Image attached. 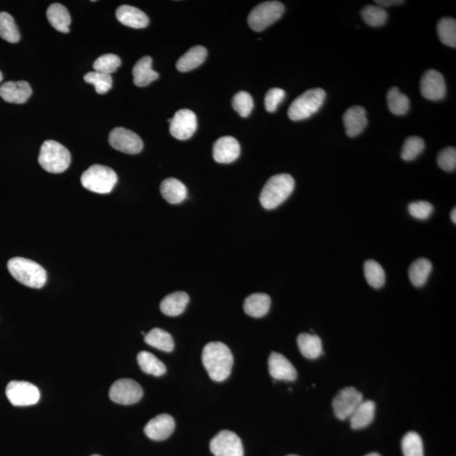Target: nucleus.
Wrapping results in <instances>:
<instances>
[{
    "instance_id": "f257e3e1",
    "label": "nucleus",
    "mask_w": 456,
    "mask_h": 456,
    "mask_svg": "<svg viewBox=\"0 0 456 456\" xmlns=\"http://www.w3.org/2000/svg\"><path fill=\"white\" fill-rule=\"evenodd\" d=\"M202 362L211 379L221 382L231 375L234 361L227 345L216 342L205 345L202 352Z\"/></svg>"
},
{
    "instance_id": "f03ea898",
    "label": "nucleus",
    "mask_w": 456,
    "mask_h": 456,
    "mask_svg": "<svg viewBox=\"0 0 456 456\" xmlns=\"http://www.w3.org/2000/svg\"><path fill=\"white\" fill-rule=\"evenodd\" d=\"M10 275L19 283L31 288H42L47 281V272L42 265L26 258L15 257L8 261Z\"/></svg>"
},
{
    "instance_id": "7ed1b4c3",
    "label": "nucleus",
    "mask_w": 456,
    "mask_h": 456,
    "mask_svg": "<svg viewBox=\"0 0 456 456\" xmlns=\"http://www.w3.org/2000/svg\"><path fill=\"white\" fill-rule=\"evenodd\" d=\"M294 188V178L289 174L281 173L272 176L269 178L260 193V204L267 210L278 207L291 196Z\"/></svg>"
},
{
    "instance_id": "20e7f679",
    "label": "nucleus",
    "mask_w": 456,
    "mask_h": 456,
    "mask_svg": "<svg viewBox=\"0 0 456 456\" xmlns=\"http://www.w3.org/2000/svg\"><path fill=\"white\" fill-rule=\"evenodd\" d=\"M38 162L47 172L61 173L68 169L71 162V155L69 150L61 143L46 141L41 146Z\"/></svg>"
},
{
    "instance_id": "39448f33",
    "label": "nucleus",
    "mask_w": 456,
    "mask_h": 456,
    "mask_svg": "<svg viewBox=\"0 0 456 456\" xmlns=\"http://www.w3.org/2000/svg\"><path fill=\"white\" fill-rule=\"evenodd\" d=\"M81 181L83 187L91 192L109 194L116 185L118 176L109 166L95 164L83 173Z\"/></svg>"
},
{
    "instance_id": "423d86ee",
    "label": "nucleus",
    "mask_w": 456,
    "mask_h": 456,
    "mask_svg": "<svg viewBox=\"0 0 456 456\" xmlns=\"http://www.w3.org/2000/svg\"><path fill=\"white\" fill-rule=\"evenodd\" d=\"M325 91L321 88L310 89L297 97L288 109V117L292 121L306 120L318 112L324 102Z\"/></svg>"
},
{
    "instance_id": "0eeeda50",
    "label": "nucleus",
    "mask_w": 456,
    "mask_h": 456,
    "mask_svg": "<svg viewBox=\"0 0 456 456\" xmlns=\"http://www.w3.org/2000/svg\"><path fill=\"white\" fill-rule=\"evenodd\" d=\"M285 11L283 3L279 1H267L253 8L249 15L248 23L255 31H262L283 17Z\"/></svg>"
},
{
    "instance_id": "6e6552de",
    "label": "nucleus",
    "mask_w": 456,
    "mask_h": 456,
    "mask_svg": "<svg viewBox=\"0 0 456 456\" xmlns=\"http://www.w3.org/2000/svg\"><path fill=\"white\" fill-rule=\"evenodd\" d=\"M6 396L15 407L33 406L40 400V392L34 384L26 382H11L6 387Z\"/></svg>"
},
{
    "instance_id": "1a4fd4ad",
    "label": "nucleus",
    "mask_w": 456,
    "mask_h": 456,
    "mask_svg": "<svg viewBox=\"0 0 456 456\" xmlns=\"http://www.w3.org/2000/svg\"><path fill=\"white\" fill-rule=\"evenodd\" d=\"M143 390L140 384L130 379L117 380L111 386L109 398L113 402L121 405H132L140 402Z\"/></svg>"
},
{
    "instance_id": "9d476101",
    "label": "nucleus",
    "mask_w": 456,
    "mask_h": 456,
    "mask_svg": "<svg viewBox=\"0 0 456 456\" xmlns=\"http://www.w3.org/2000/svg\"><path fill=\"white\" fill-rule=\"evenodd\" d=\"M363 400V394L354 387L340 390L332 402L333 410L337 418L346 420L350 418L359 404Z\"/></svg>"
},
{
    "instance_id": "9b49d317",
    "label": "nucleus",
    "mask_w": 456,
    "mask_h": 456,
    "mask_svg": "<svg viewBox=\"0 0 456 456\" xmlns=\"http://www.w3.org/2000/svg\"><path fill=\"white\" fill-rule=\"evenodd\" d=\"M210 449L215 456H244L243 443L232 431L219 432L210 443Z\"/></svg>"
},
{
    "instance_id": "f8f14e48",
    "label": "nucleus",
    "mask_w": 456,
    "mask_h": 456,
    "mask_svg": "<svg viewBox=\"0 0 456 456\" xmlns=\"http://www.w3.org/2000/svg\"><path fill=\"white\" fill-rule=\"evenodd\" d=\"M109 141L113 148L129 155L140 153L144 146L137 134L122 127H118L110 132Z\"/></svg>"
},
{
    "instance_id": "ddd939ff",
    "label": "nucleus",
    "mask_w": 456,
    "mask_h": 456,
    "mask_svg": "<svg viewBox=\"0 0 456 456\" xmlns=\"http://www.w3.org/2000/svg\"><path fill=\"white\" fill-rule=\"evenodd\" d=\"M196 129V115L189 109L178 110L170 123V133L177 140H188L193 136Z\"/></svg>"
},
{
    "instance_id": "4468645a",
    "label": "nucleus",
    "mask_w": 456,
    "mask_h": 456,
    "mask_svg": "<svg viewBox=\"0 0 456 456\" xmlns=\"http://www.w3.org/2000/svg\"><path fill=\"white\" fill-rule=\"evenodd\" d=\"M420 90L423 97L428 100H442L446 94L445 78L439 71L428 70L423 74L420 81Z\"/></svg>"
},
{
    "instance_id": "2eb2a0df",
    "label": "nucleus",
    "mask_w": 456,
    "mask_h": 456,
    "mask_svg": "<svg viewBox=\"0 0 456 456\" xmlns=\"http://www.w3.org/2000/svg\"><path fill=\"white\" fill-rule=\"evenodd\" d=\"M240 150L239 143L235 138L221 137L214 143L213 158L218 164H231L239 157Z\"/></svg>"
},
{
    "instance_id": "dca6fc26",
    "label": "nucleus",
    "mask_w": 456,
    "mask_h": 456,
    "mask_svg": "<svg viewBox=\"0 0 456 456\" xmlns=\"http://www.w3.org/2000/svg\"><path fill=\"white\" fill-rule=\"evenodd\" d=\"M175 428V422L172 416L161 414L152 418L145 427V434L156 441H162L170 437Z\"/></svg>"
},
{
    "instance_id": "f3484780",
    "label": "nucleus",
    "mask_w": 456,
    "mask_h": 456,
    "mask_svg": "<svg viewBox=\"0 0 456 456\" xmlns=\"http://www.w3.org/2000/svg\"><path fill=\"white\" fill-rule=\"evenodd\" d=\"M33 90L29 82L8 81L0 86V97L3 101L15 104H23L29 101Z\"/></svg>"
},
{
    "instance_id": "a211bd4d",
    "label": "nucleus",
    "mask_w": 456,
    "mask_h": 456,
    "mask_svg": "<svg viewBox=\"0 0 456 456\" xmlns=\"http://www.w3.org/2000/svg\"><path fill=\"white\" fill-rule=\"evenodd\" d=\"M269 372L274 379L294 382L297 372L290 361L278 352H272L268 360Z\"/></svg>"
},
{
    "instance_id": "6ab92c4d",
    "label": "nucleus",
    "mask_w": 456,
    "mask_h": 456,
    "mask_svg": "<svg viewBox=\"0 0 456 456\" xmlns=\"http://www.w3.org/2000/svg\"><path fill=\"white\" fill-rule=\"evenodd\" d=\"M343 123L349 137L359 136L368 125L366 110L361 106L352 107L345 112Z\"/></svg>"
},
{
    "instance_id": "aec40b11",
    "label": "nucleus",
    "mask_w": 456,
    "mask_h": 456,
    "mask_svg": "<svg viewBox=\"0 0 456 456\" xmlns=\"http://www.w3.org/2000/svg\"><path fill=\"white\" fill-rule=\"evenodd\" d=\"M118 21L123 25L141 29L149 25V18L144 12L130 6H121L116 10Z\"/></svg>"
},
{
    "instance_id": "412c9836",
    "label": "nucleus",
    "mask_w": 456,
    "mask_h": 456,
    "mask_svg": "<svg viewBox=\"0 0 456 456\" xmlns=\"http://www.w3.org/2000/svg\"><path fill=\"white\" fill-rule=\"evenodd\" d=\"M160 191L162 197L169 204L182 203L187 198V188L177 178H169L162 182Z\"/></svg>"
},
{
    "instance_id": "4be33fe9",
    "label": "nucleus",
    "mask_w": 456,
    "mask_h": 456,
    "mask_svg": "<svg viewBox=\"0 0 456 456\" xmlns=\"http://www.w3.org/2000/svg\"><path fill=\"white\" fill-rule=\"evenodd\" d=\"M152 58L150 56L141 58L134 65L132 70L134 85L145 87L159 78V74L152 70Z\"/></svg>"
},
{
    "instance_id": "5701e85b",
    "label": "nucleus",
    "mask_w": 456,
    "mask_h": 456,
    "mask_svg": "<svg viewBox=\"0 0 456 456\" xmlns=\"http://www.w3.org/2000/svg\"><path fill=\"white\" fill-rule=\"evenodd\" d=\"M189 302V297L184 292H175L166 296L162 300L160 308L168 316L180 315L185 310Z\"/></svg>"
},
{
    "instance_id": "b1692460",
    "label": "nucleus",
    "mask_w": 456,
    "mask_h": 456,
    "mask_svg": "<svg viewBox=\"0 0 456 456\" xmlns=\"http://www.w3.org/2000/svg\"><path fill=\"white\" fill-rule=\"evenodd\" d=\"M272 300L265 293H255L245 299L244 308L246 314L253 318H261L268 314Z\"/></svg>"
},
{
    "instance_id": "393cba45",
    "label": "nucleus",
    "mask_w": 456,
    "mask_h": 456,
    "mask_svg": "<svg viewBox=\"0 0 456 456\" xmlns=\"http://www.w3.org/2000/svg\"><path fill=\"white\" fill-rule=\"evenodd\" d=\"M206 57H207V50L205 47H193L178 59L176 68L180 72H188L202 65Z\"/></svg>"
},
{
    "instance_id": "a878e982",
    "label": "nucleus",
    "mask_w": 456,
    "mask_h": 456,
    "mask_svg": "<svg viewBox=\"0 0 456 456\" xmlns=\"http://www.w3.org/2000/svg\"><path fill=\"white\" fill-rule=\"evenodd\" d=\"M375 414V403L372 400H363L349 418L352 430H361L370 425L374 420Z\"/></svg>"
},
{
    "instance_id": "bb28decb",
    "label": "nucleus",
    "mask_w": 456,
    "mask_h": 456,
    "mask_svg": "<svg viewBox=\"0 0 456 456\" xmlns=\"http://www.w3.org/2000/svg\"><path fill=\"white\" fill-rule=\"evenodd\" d=\"M47 18L54 29L63 33H70V15L68 10L61 3H55L51 5L47 10Z\"/></svg>"
},
{
    "instance_id": "cd10ccee",
    "label": "nucleus",
    "mask_w": 456,
    "mask_h": 456,
    "mask_svg": "<svg viewBox=\"0 0 456 456\" xmlns=\"http://www.w3.org/2000/svg\"><path fill=\"white\" fill-rule=\"evenodd\" d=\"M297 342L304 358L316 359L322 354V342L318 336L303 333L297 337Z\"/></svg>"
},
{
    "instance_id": "c85d7f7f",
    "label": "nucleus",
    "mask_w": 456,
    "mask_h": 456,
    "mask_svg": "<svg viewBox=\"0 0 456 456\" xmlns=\"http://www.w3.org/2000/svg\"><path fill=\"white\" fill-rule=\"evenodd\" d=\"M433 269L430 260L425 258H420L411 263L409 267V278L412 285L416 288H421L427 283L428 276Z\"/></svg>"
},
{
    "instance_id": "c756f323",
    "label": "nucleus",
    "mask_w": 456,
    "mask_h": 456,
    "mask_svg": "<svg viewBox=\"0 0 456 456\" xmlns=\"http://www.w3.org/2000/svg\"><path fill=\"white\" fill-rule=\"evenodd\" d=\"M145 343L158 350L171 352L174 349L173 336L164 330L154 328L145 336Z\"/></svg>"
},
{
    "instance_id": "7c9ffc66",
    "label": "nucleus",
    "mask_w": 456,
    "mask_h": 456,
    "mask_svg": "<svg viewBox=\"0 0 456 456\" xmlns=\"http://www.w3.org/2000/svg\"><path fill=\"white\" fill-rule=\"evenodd\" d=\"M139 366L146 374L160 377L166 374L165 364L150 352L142 351L137 356Z\"/></svg>"
},
{
    "instance_id": "2f4dec72",
    "label": "nucleus",
    "mask_w": 456,
    "mask_h": 456,
    "mask_svg": "<svg viewBox=\"0 0 456 456\" xmlns=\"http://www.w3.org/2000/svg\"><path fill=\"white\" fill-rule=\"evenodd\" d=\"M388 108L398 116L405 115L410 109V101L405 94L400 93L398 87H392L387 94Z\"/></svg>"
},
{
    "instance_id": "473e14b6",
    "label": "nucleus",
    "mask_w": 456,
    "mask_h": 456,
    "mask_svg": "<svg viewBox=\"0 0 456 456\" xmlns=\"http://www.w3.org/2000/svg\"><path fill=\"white\" fill-rule=\"evenodd\" d=\"M0 38L10 43H17L21 39L14 18L7 12H0Z\"/></svg>"
},
{
    "instance_id": "72a5a7b5",
    "label": "nucleus",
    "mask_w": 456,
    "mask_h": 456,
    "mask_svg": "<svg viewBox=\"0 0 456 456\" xmlns=\"http://www.w3.org/2000/svg\"><path fill=\"white\" fill-rule=\"evenodd\" d=\"M364 276L368 283L376 289L382 288L386 283V272L382 265L374 260H368L364 263Z\"/></svg>"
},
{
    "instance_id": "f704fd0d",
    "label": "nucleus",
    "mask_w": 456,
    "mask_h": 456,
    "mask_svg": "<svg viewBox=\"0 0 456 456\" xmlns=\"http://www.w3.org/2000/svg\"><path fill=\"white\" fill-rule=\"evenodd\" d=\"M438 35L443 45L456 47V21L451 17H443L438 22Z\"/></svg>"
},
{
    "instance_id": "c9c22d12",
    "label": "nucleus",
    "mask_w": 456,
    "mask_h": 456,
    "mask_svg": "<svg viewBox=\"0 0 456 456\" xmlns=\"http://www.w3.org/2000/svg\"><path fill=\"white\" fill-rule=\"evenodd\" d=\"M365 23L372 27H378L386 22L388 14L383 8L376 6H367L361 11Z\"/></svg>"
},
{
    "instance_id": "e433bc0d",
    "label": "nucleus",
    "mask_w": 456,
    "mask_h": 456,
    "mask_svg": "<svg viewBox=\"0 0 456 456\" xmlns=\"http://www.w3.org/2000/svg\"><path fill=\"white\" fill-rule=\"evenodd\" d=\"M402 448L404 456H424L423 440L415 432L404 436Z\"/></svg>"
},
{
    "instance_id": "4c0bfd02",
    "label": "nucleus",
    "mask_w": 456,
    "mask_h": 456,
    "mask_svg": "<svg viewBox=\"0 0 456 456\" xmlns=\"http://www.w3.org/2000/svg\"><path fill=\"white\" fill-rule=\"evenodd\" d=\"M84 81L94 86L97 93L101 95L108 93L113 86V79L110 74L97 72V71L85 74Z\"/></svg>"
},
{
    "instance_id": "58836bf2",
    "label": "nucleus",
    "mask_w": 456,
    "mask_h": 456,
    "mask_svg": "<svg viewBox=\"0 0 456 456\" xmlns=\"http://www.w3.org/2000/svg\"><path fill=\"white\" fill-rule=\"evenodd\" d=\"M424 148H425V143H424L422 138L418 136L408 137L404 142L400 157L404 161L415 160L423 152Z\"/></svg>"
},
{
    "instance_id": "ea45409f",
    "label": "nucleus",
    "mask_w": 456,
    "mask_h": 456,
    "mask_svg": "<svg viewBox=\"0 0 456 456\" xmlns=\"http://www.w3.org/2000/svg\"><path fill=\"white\" fill-rule=\"evenodd\" d=\"M121 65V59L118 55L113 54L102 55L93 63V69L97 72L110 74H113Z\"/></svg>"
},
{
    "instance_id": "a19ab883",
    "label": "nucleus",
    "mask_w": 456,
    "mask_h": 456,
    "mask_svg": "<svg viewBox=\"0 0 456 456\" xmlns=\"http://www.w3.org/2000/svg\"><path fill=\"white\" fill-rule=\"evenodd\" d=\"M233 107L239 116L249 117L253 109V100L251 95L246 91H239L233 98Z\"/></svg>"
},
{
    "instance_id": "79ce46f5",
    "label": "nucleus",
    "mask_w": 456,
    "mask_h": 456,
    "mask_svg": "<svg viewBox=\"0 0 456 456\" xmlns=\"http://www.w3.org/2000/svg\"><path fill=\"white\" fill-rule=\"evenodd\" d=\"M437 162L439 168L443 171L452 172L456 168V149L447 148L441 150L438 155Z\"/></svg>"
},
{
    "instance_id": "37998d69",
    "label": "nucleus",
    "mask_w": 456,
    "mask_h": 456,
    "mask_svg": "<svg viewBox=\"0 0 456 456\" xmlns=\"http://www.w3.org/2000/svg\"><path fill=\"white\" fill-rule=\"evenodd\" d=\"M408 212L412 217L419 220H426L434 212V206L427 201L412 202L408 205Z\"/></svg>"
},
{
    "instance_id": "c03bdc74",
    "label": "nucleus",
    "mask_w": 456,
    "mask_h": 456,
    "mask_svg": "<svg viewBox=\"0 0 456 456\" xmlns=\"http://www.w3.org/2000/svg\"><path fill=\"white\" fill-rule=\"evenodd\" d=\"M285 96V91L280 88H272L267 91L265 97V107L269 113L276 112L277 108Z\"/></svg>"
},
{
    "instance_id": "a18cd8bd",
    "label": "nucleus",
    "mask_w": 456,
    "mask_h": 456,
    "mask_svg": "<svg viewBox=\"0 0 456 456\" xmlns=\"http://www.w3.org/2000/svg\"><path fill=\"white\" fill-rule=\"evenodd\" d=\"M375 3L378 6L382 7L384 9V7L402 5V3L405 2L400 1V0H376Z\"/></svg>"
},
{
    "instance_id": "49530a36",
    "label": "nucleus",
    "mask_w": 456,
    "mask_h": 456,
    "mask_svg": "<svg viewBox=\"0 0 456 456\" xmlns=\"http://www.w3.org/2000/svg\"><path fill=\"white\" fill-rule=\"evenodd\" d=\"M451 219L453 221V223H456V209L454 208L453 211L451 212Z\"/></svg>"
},
{
    "instance_id": "de8ad7c7",
    "label": "nucleus",
    "mask_w": 456,
    "mask_h": 456,
    "mask_svg": "<svg viewBox=\"0 0 456 456\" xmlns=\"http://www.w3.org/2000/svg\"><path fill=\"white\" fill-rule=\"evenodd\" d=\"M365 456H382V455H380L378 453H370V454H368V455H365Z\"/></svg>"
},
{
    "instance_id": "09e8293b",
    "label": "nucleus",
    "mask_w": 456,
    "mask_h": 456,
    "mask_svg": "<svg viewBox=\"0 0 456 456\" xmlns=\"http://www.w3.org/2000/svg\"><path fill=\"white\" fill-rule=\"evenodd\" d=\"M3 81V74L1 73V71H0V83H1Z\"/></svg>"
},
{
    "instance_id": "8fccbe9b",
    "label": "nucleus",
    "mask_w": 456,
    "mask_h": 456,
    "mask_svg": "<svg viewBox=\"0 0 456 456\" xmlns=\"http://www.w3.org/2000/svg\"><path fill=\"white\" fill-rule=\"evenodd\" d=\"M91 456H101V455H91Z\"/></svg>"
},
{
    "instance_id": "3c124183",
    "label": "nucleus",
    "mask_w": 456,
    "mask_h": 456,
    "mask_svg": "<svg viewBox=\"0 0 456 456\" xmlns=\"http://www.w3.org/2000/svg\"><path fill=\"white\" fill-rule=\"evenodd\" d=\"M288 456H297V455H288Z\"/></svg>"
}]
</instances>
